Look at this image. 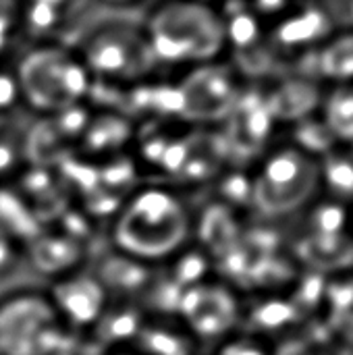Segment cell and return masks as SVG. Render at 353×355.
I'll return each instance as SVG.
<instances>
[{
	"instance_id": "1",
	"label": "cell",
	"mask_w": 353,
	"mask_h": 355,
	"mask_svg": "<svg viewBox=\"0 0 353 355\" xmlns=\"http://www.w3.org/2000/svg\"><path fill=\"white\" fill-rule=\"evenodd\" d=\"M189 235L185 206L164 189L139 191L114 225V241L125 256L160 260L175 254Z\"/></svg>"
},
{
	"instance_id": "2",
	"label": "cell",
	"mask_w": 353,
	"mask_h": 355,
	"mask_svg": "<svg viewBox=\"0 0 353 355\" xmlns=\"http://www.w3.org/2000/svg\"><path fill=\"white\" fill-rule=\"evenodd\" d=\"M148 44L154 58L181 62L206 60L221 52L225 21L200 2H171L160 6L148 25Z\"/></svg>"
},
{
	"instance_id": "3",
	"label": "cell",
	"mask_w": 353,
	"mask_h": 355,
	"mask_svg": "<svg viewBox=\"0 0 353 355\" xmlns=\"http://www.w3.org/2000/svg\"><path fill=\"white\" fill-rule=\"evenodd\" d=\"M67 331L46 293L17 291L0 300V355H58Z\"/></svg>"
},
{
	"instance_id": "4",
	"label": "cell",
	"mask_w": 353,
	"mask_h": 355,
	"mask_svg": "<svg viewBox=\"0 0 353 355\" xmlns=\"http://www.w3.org/2000/svg\"><path fill=\"white\" fill-rule=\"evenodd\" d=\"M92 73L64 50H35L19 71V92L40 110H64L75 106L89 89Z\"/></svg>"
},
{
	"instance_id": "5",
	"label": "cell",
	"mask_w": 353,
	"mask_h": 355,
	"mask_svg": "<svg viewBox=\"0 0 353 355\" xmlns=\"http://www.w3.org/2000/svg\"><path fill=\"white\" fill-rule=\"evenodd\" d=\"M320 168L300 150L273 154L254 183V200L266 214H287L304 206L318 189Z\"/></svg>"
},
{
	"instance_id": "6",
	"label": "cell",
	"mask_w": 353,
	"mask_h": 355,
	"mask_svg": "<svg viewBox=\"0 0 353 355\" xmlns=\"http://www.w3.org/2000/svg\"><path fill=\"white\" fill-rule=\"evenodd\" d=\"M152 60L148 40L123 25H106L89 35L83 52V64L89 73L112 79H135L152 67Z\"/></svg>"
},
{
	"instance_id": "7",
	"label": "cell",
	"mask_w": 353,
	"mask_h": 355,
	"mask_svg": "<svg viewBox=\"0 0 353 355\" xmlns=\"http://www.w3.org/2000/svg\"><path fill=\"white\" fill-rule=\"evenodd\" d=\"M237 104V85L223 67H202L179 89V112L191 119H221Z\"/></svg>"
},
{
	"instance_id": "8",
	"label": "cell",
	"mask_w": 353,
	"mask_h": 355,
	"mask_svg": "<svg viewBox=\"0 0 353 355\" xmlns=\"http://www.w3.org/2000/svg\"><path fill=\"white\" fill-rule=\"evenodd\" d=\"M50 297L67 327H89L100 320L106 308V289L87 277L58 283Z\"/></svg>"
},
{
	"instance_id": "9",
	"label": "cell",
	"mask_w": 353,
	"mask_h": 355,
	"mask_svg": "<svg viewBox=\"0 0 353 355\" xmlns=\"http://www.w3.org/2000/svg\"><path fill=\"white\" fill-rule=\"evenodd\" d=\"M183 310L189 327L200 335H218L235 318V304L227 291L216 287H196L187 293Z\"/></svg>"
},
{
	"instance_id": "10",
	"label": "cell",
	"mask_w": 353,
	"mask_h": 355,
	"mask_svg": "<svg viewBox=\"0 0 353 355\" xmlns=\"http://www.w3.org/2000/svg\"><path fill=\"white\" fill-rule=\"evenodd\" d=\"M320 100V92L314 83L304 81V79H295V81H287L283 83L266 102L270 116H279L283 121H295V119H304L308 112L314 110V106Z\"/></svg>"
},
{
	"instance_id": "11",
	"label": "cell",
	"mask_w": 353,
	"mask_h": 355,
	"mask_svg": "<svg viewBox=\"0 0 353 355\" xmlns=\"http://www.w3.org/2000/svg\"><path fill=\"white\" fill-rule=\"evenodd\" d=\"M233 108L241 112V116L233 121L235 141L252 150L262 146V141L268 137L270 119H273L268 112V106L260 100H252L248 104H235Z\"/></svg>"
},
{
	"instance_id": "12",
	"label": "cell",
	"mask_w": 353,
	"mask_h": 355,
	"mask_svg": "<svg viewBox=\"0 0 353 355\" xmlns=\"http://www.w3.org/2000/svg\"><path fill=\"white\" fill-rule=\"evenodd\" d=\"M327 33H329V17L322 10L308 8L302 15H295L285 23H281L275 35L283 46H302Z\"/></svg>"
},
{
	"instance_id": "13",
	"label": "cell",
	"mask_w": 353,
	"mask_h": 355,
	"mask_svg": "<svg viewBox=\"0 0 353 355\" xmlns=\"http://www.w3.org/2000/svg\"><path fill=\"white\" fill-rule=\"evenodd\" d=\"M325 127L335 139L353 141V85L335 87L325 102Z\"/></svg>"
},
{
	"instance_id": "14",
	"label": "cell",
	"mask_w": 353,
	"mask_h": 355,
	"mask_svg": "<svg viewBox=\"0 0 353 355\" xmlns=\"http://www.w3.org/2000/svg\"><path fill=\"white\" fill-rule=\"evenodd\" d=\"M79 258V248L71 239H40L33 248V260L44 272H64Z\"/></svg>"
},
{
	"instance_id": "15",
	"label": "cell",
	"mask_w": 353,
	"mask_h": 355,
	"mask_svg": "<svg viewBox=\"0 0 353 355\" xmlns=\"http://www.w3.org/2000/svg\"><path fill=\"white\" fill-rule=\"evenodd\" d=\"M353 254V243L347 241L341 233L325 235L316 233L312 239H308V258H312L318 264H341L347 262Z\"/></svg>"
},
{
	"instance_id": "16",
	"label": "cell",
	"mask_w": 353,
	"mask_h": 355,
	"mask_svg": "<svg viewBox=\"0 0 353 355\" xmlns=\"http://www.w3.org/2000/svg\"><path fill=\"white\" fill-rule=\"evenodd\" d=\"M320 175L325 177L327 185L341 198H353V158L341 156V154H331L325 164Z\"/></svg>"
},
{
	"instance_id": "17",
	"label": "cell",
	"mask_w": 353,
	"mask_h": 355,
	"mask_svg": "<svg viewBox=\"0 0 353 355\" xmlns=\"http://www.w3.org/2000/svg\"><path fill=\"white\" fill-rule=\"evenodd\" d=\"M322 71L335 79L353 77V35L333 42L322 54Z\"/></svg>"
},
{
	"instance_id": "18",
	"label": "cell",
	"mask_w": 353,
	"mask_h": 355,
	"mask_svg": "<svg viewBox=\"0 0 353 355\" xmlns=\"http://www.w3.org/2000/svg\"><path fill=\"white\" fill-rule=\"evenodd\" d=\"M343 223H345V210L335 204L322 206L314 214V225H316L318 233H325V235L341 233Z\"/></svg>"
},
{
	"instance_id": "19",
	"label": "cell",
	"mask_w": 353,
	"mask_h": 355,
	"mask_svg": "<svg viewBox=\"0 0 353 355\" xmlns=\"http://www.w3.org/2000/svg\"><path fill=\"white\" fill-rule=\"evenodd\" d=\"M258 322L262 327H268V329H277V327H283L287 324L291 318H293V308L283 304V302H270L266 306L260 308V312L256 314Z\"/></svg>"
},
{
	"instance_id": "20",
	"label": "cell",
	"mask_w": 353,
	"mask_h": 355,
	"mask_svg": "<svg viewBox=\"0 0 353 355\" xmlns=\"http://www.w3.org/2000/svg\"><path fill=\"white\" fill-rule=\"evenodd\" d=\"M17 94H19V81L8 73H0V110L12 106Z\"/></svg>"
},
{
	"instance_id": "21",
	"label": "cell",
	"mask_w": 353,
	"mask_h": 355,
	"mask_svg": "<svg viewBox=\"0 0 353 355\" xmlns=\"http://www.w3.org/2000/svg\"><path fill=\"white\" fill-rule=\"evenodd\" d=\"M15 23V12H12V2L10 0H0V50L10 37V29Z\"/></svg>"
},
{
	"instance_id": "22",
	"label": "cell",
	"mask_w": 353,
	"mask_h": 355,
	"mask_svg": "<svg viewBox=\"0 0 353 355\" xmlns=\"http://www.w3.org/2000/svg\"><path fill=\"white\" fill-rule=\"evenodd\" d=\"M15 152H17V148L10 141H4V139L0 141V173H4L12 164Z\"/></svg>"
},
{
	"instance_id": "23",
	"label": "cell",
	"mask_w": 353,
	"mask_h": 355,
	"mask_svg": "<svg viewBox=\"0 0 353 355\" xmlns=\"http://www.w3.org/2000/svg\"><path fill=\"white\" fill-rule=\"evenodd\" d=\"M333 8L341 17V21L353 25V0H333Z\"/></svg>"
},
{
	"instance_id": "24",
	"label": "cell",
	"mask_w": 353,
	"mask_h": 355,
	"mask_svg": "<svg viewBox=\"0 0 353 355\" xmlns=\"http://www.w3.org/2000/svg\"><path fill=\"white\" fill-rule=\"evenodd\" d=\"M35 2H40V4H46V6L54 8V10H56V12H60L62 17L67 15V10H69V8H73V6L77 4V0H35Z\"/></svg>"
},
{
	"instance_id": "25",
	"label": "cell",
	"mask_w": 353,
	"mask_h": 355,
	"mask_svg": "<svg viewBox=\"0 0 353 355\" xmlns=\"http://www.w3.org/2000/svg\"><path fill=\"white\" fill-rule=\"evenodd\" d=\"M221 355H262V352H258V349H254V347H250V345H229L227 349H223V354Z\"/></svg>"
},
{
	"instance_id": "26",
	"label": "cell",
	"mask_w": 353,
	"mask_h": 355,
	"mask_svg": "<svg viewBox=\"0 0 353 355\" xmlns=\"http://www.w3.org/2000/svg\"><path fill=\"white\" fill-rule=\"evenodd\" d=\"M6 260L10 262V248L4 239H0V266H4Z\"/></svg>"
},
{
	"instance_id": "27",
	"label": "cell",
	"mask_w": 353,
	"mask_h": 355,
	"mask_svg": "<svg viewBox=\"0 0 353 355\" xmlns=\"http://www.w3.org/2000/svg\"><path fill=\"white\" fill-rule=\"evenodd\" d=\"M260 2V6L264 8V10H275V8H279L285 0H258Z\"/></svg>"
},
{
	"instance_id": "28",
	"label": "cell",
	"mask_w": 353,
	"mask_h": 355,
	"mask_svg": "<svg viewBox=\"0 0 353 355\" xmlns=\"http://www.w3.org/2000/svg\"><path fill=\"white\" fill-rule=\"evenodd\" d=\"M112 355H137V354H133V352H119V354H112Z\"/></svg>"
},
{
	"instance_id": "29",
	"label": "cell",
	"mask_w": 353,
	"mask_h": 355,
	"mask_svg": "<svg viewBox=\"0 0 353 355\" xmlns=\"http://www.w3.org/2000/svg\"><path fill=\"white\" fill-rule=\"evenodd\" d=\"M119 2H123V0H119ZM125 2H127V0H125Z\"/></svg>"
}]
</instances>
